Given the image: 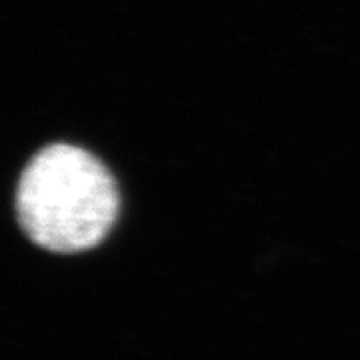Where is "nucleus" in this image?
<instances>
[{
    "instance_id": "obj_1",
    "label": "nucleus",
    "mask_w": 360,
    "mask_h": 360,
    "mask_svg": "<svg viewBox=\"0 0 360 360\" xmlns=\"http://www.w3.org/2000/svg\"><path fill=\"white\" fill-rule=\"evenodd\" d=\"M118 188L103 162L72 144L42 148L25 168L16 212L32 243L52 252L96 246L115 224Z\"/></svg>"
}]
</instances>
